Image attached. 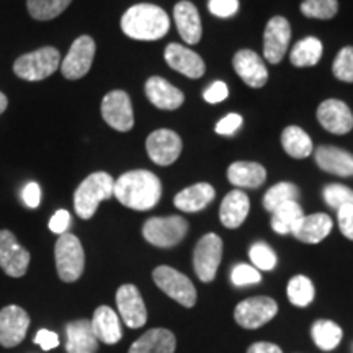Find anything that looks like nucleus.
Listing matches in <instances>:
<instances>
[{
  "label": "nucleus",
  "mask_w": 353,
  "mask_h": 353,
  "mask_svg": "<svg viewBox=\"0 0 353 353\" xmlns=\"http://www.w3.org/2000/svg\"><path fill=\"white\" fill-rule=\"evenodd\" d=\"M113 195L126 208L148 211L161 201L162 183L149 170H130L114 180Z\"/></svg>",
  "instance_id": "obj_1"
},
{
  "label": "nucleus",
  "mask_w": 353,
  "mask_h": 353,
  "mask_svg": "<svg viewBox=\"0 0 353 353\" xmlns=\"http://www.w3.org/2000/svg\"><path fill=\"white\" fill-rule=\"evenodd\" d=\"M121 30L126 37L139 41H156L170 30V19L165 10L152 3L132 6L121 17Z\"/></svg>",
  "instance_id": "obj_2"
},
{
  "label": "nucleus",
  "mask_w": 353,
  "mask_h": 353,
  "mask_svg": "<svg viewBox=\"0 0 353 353\" xmlns=\"http://www.w3.org/2000/svg\"><path fill=\"white\" fill-rule=\"evenodd\" d=\"M114 179L107 172H94L79 185L74 193V210L79 218L90 219L103 200L113 196Z\"/></svg>",
  "instance_id": "obj_3"
},
{
  "label": "nucleus",
  "mask_w": 353,
  "mask_h": 353,
  "mask_svg": "<svg viewBox=\"0 0 353 353\" xmlns=\"http://www.w3.org/2000/svg\"><path fill=\"white\" fill-rule=\"evenodd\" d=\"M61 52L52 46L39 48L26 52L13 63V72L28 82H39L48 79L61 68Z\"/></svg>",
  "instance_id": "obj_4"
},
{
  "label": "nucleus",
  "mask_w": 353,
  "mask_h": 353,
  "mask_svg": "<svg viewBox=\"0 0 353 353\" xmlns=\"http://www.w3.org/2000/svg\"><path fill=\"white\" fill-rule=\"evenodd\" d=\"M54 257L57 275L65 283H74L82 276L85 268V254L81 241L74 234H61L56 241Z\"/></svg>",
  "instance_id": "obj_5"
},
{
  "label": "nucleus",
  "mask_w": 353,
  "mask_h": 353,
  "mask_svg": "<svg viewBox=\"0 0 353 353\" xmlns=\"http://www.w3.org/2000/svg\"><path fill=\"white\" fill-rule=\"evenodd\" d=\"M188 232V223L182 216H164L151 218L144 223L143 236L149 244L162 247H174L183 241Z\"/></svg>",
  "instance_id": "obj_6"
},
{
  "label": "nucleus",
  "mask_w": 353,
  "mask_h": 353,
  "mask_svg": "<svg viewBox=\"0 0 353 353\" xmlns=\"http://www.w3.org/2000/svg\"><path fill=\"white\" fill-rule=\"evenodd\" d=\"M152 278L154 283L164 291L169 298L175 299L176 303H180L185 307L195 306L196 290L192 280L185 276L183 273L172 267H167V265H162V267H157L152 272Z\"/></svg>",
  "instance_id": "obj_7"
},
{
  "label": "nucleus",
  "mask_w": 353,
  "mask_h": 353,
  "mask_svg": "<svg viewBox=\"0 0 353 353\" xmlns=\"http://www.w3.org/2000/svg\"><path fill=\"white\" fill-rule=\"evenodd\" d=\"M223 257V241L218 234H206L203 236L193 252V267L196 276L205 283H210L216 278L218 267Z\"/></svg>",
  "instance_id": "obj_8"
},
{
  "label": "nucleus",
  "mask_w": 353,
  "mask_h": 353,
  "mask_svg": "<svg viewBox=\"0 0 353 353\" xmlns=\"http://www.w3.org/2000/svg\"><path fill=\"white\" fill-rule=\"evenodd\" d=\"M95 57V41L87 34L79 37L72 43L68 56L61 61V72L69 81H77L87 76Z\"/></svg>",
  "instance_id": "obj_9"
},
{
  "label": "nucleus",
  "mask_w": 353,
  "mask_h": 353,
  "mask_svg": "<svg viewBox=\"0 0 353 353\" xmlns=\"http://www.w3.org/2000/svg\"><path fill=\"white\" fill-rule=\"evenodd\" d=\"M101 117L113 130L126 132L134 126V113L130 95L125 90H112L101 100Z\"/></svg>",
  "instance_id": "obj_10"
},
{
  "label": "nucleus",
  "mask_w": 353,
  "mask_h": 353,
  "mask_svg": "<svg viewBox=\"0 0 353 353\" xmlns=\"http://www.w3.org/2000/svg\"><path fill=\"white\" fill-rule=\"evenodd\" d=\"M278 312V304L275 299L268 296H255L244 299L236 306L234 319L244 329H259L270 322Z\"/></svg>",
  "instance_id": "obj_11"
},
{
  "label": "nucleus",
  "mask_w": 353,
  "mask_h": 353,
  "mask_svg": "<svg viewBox=\"0 0 353 353\" xmlns=\"http://www.w3.org/2000/svg\"><path fill=\"white\" fill-rule=\"evenodd\" d=\"M145 151L154 164L167 167L179 159L182 152V139L172 130H156L145 139Z\"/></svg>",
  "instance_id": "obj_12"
},
{
  "label": "nucleus",
  "mask_w": 353,
  "mask_h": 353,
  "mask_svg": "<svg viewBox=\"0 0 353 353\" xmlns=\"http://www.w3.org/2000/svg\"><path fill=\"white\" fill-rule=\"evenodd\" d=\"M30 265V252L21 247L13 232L2 229L0 231V268L8 276H23Z\"/></svg>",
  "instance_id": "obj_13"
},
{
  "label": "nucleus",
  "mask_w": 353,
  "mask_h": 353,
  "mask_svg": "<svg viewBox=\"0 0 353 353\" xmlns=\"http://www.w3.org/2000/svg\"><path fill=\"white\" fill-rule=\"evenodd\" d=\"M30 327V316L23 307L6 306L0 311V345L6 348L17 347L23 342Z\"/></svg>",
  "instance_id": "obj_14"
},
{
  "label": "nucleus",
  "mask_w": 353,
  "mask_h": 353,
  "mask_svg": "<svg viewBox=\"0 0 353 353\" xmlns=\"http://www.w3.org/2000/svg\"><path fill=\"white\" fill-rule=\"evenodd\" d=\"M291 39V26L285 17H273L265 26L263 54L272 64H278L286 54Z\"/></svg>",
  "instance_id": "obj_15"
},
{
  "label": "nucleus",
  "mask_w": 353,
  "mask_h": 353,
  "mask_svg": "<svg viewBox=\"0 0 353 353\" xmlns=\"http://www.w3.org/2000/svg\"><path fill=\"white\" fill-rule=\"evenodd\" d=\"M117 306L121 319L130 329L143 327L148 321V309L134 285H123L117 291Z\"/></svg>",
  "instance_id": "obj_16"
},
{
  "label": "nucleus",
  "mask_w": 353,
  "mask_h": 353,
  "mask_svg": "<svg viewBox=\"0 0 353 353\" xmlns=\"http://www.w3.org/2000/svg\"><path fill=\"white\" fill-rule=\"evenodd\" d=\"M316 114L321 126L332 134H347L353 130V113L342 100H324L317 108Z\"/></svg>",
  "instance_id": "obj_17"
},
{
  "label": "nucleus",
  "mask_w": 353,
  "mask_h": 353,
  "mask_svg": "<svg viewBox=\"0 0 353 353\" xmlns=\"http://www.w3.org/2000/svg\"><path fill=\"white\" fill-rule=\"evenodd\" d=\"M165 63L170 65L176 72L183 74L190 79H200L205 74L206 65L205 61L201 59L200 54L192 51L183 44L170 43L164 51Z\"/></svg>",
  "instance_id": "obj_18"
},
{
  "label": "nucleus",
  "mask_w": 353,
  "mask_h": 353,
  "mask_svg": "<svg viewBox=\"0 0 353 353\" xmlns=\"http://www.w3.org/2000/svg\"><path fill=\"white\" fill-rule=\"evenodd\" d=\"M232 65L237 76L252 88L263 87L268 81V69L257 52L252 50H241L234 54Z\"/></svg>",
  "instance_id": "obj_19"
},
{
  "label": "nucleus",
  "mask_w": 353,
  "mask_h": 353,
  "mask_svg": "<svg viewBox=\"0 0 353 353\" xmlns=\"http://www.w3.org/2000/svg\"><path fill=\"white\" fill-rule=\"evenodd\" d=\"M144 90L149 101L159 110L172 112V110L180 108L183 105V92L179 90V88L162 77H149L148 82H145Z\"/></svg>",
  "instance_id": "obj_20"
},
{
  "label": "nucleus",
  "mask_w": 353,
  "mask_h": 353,
  "mask_svg": "<svg viewBox=\"0 0 353 353\" xmlns=\"http://www.w3.org/2000/svg\"><path fill=\"white\" fill-rule=\"evenodd\" d=\"M314 161L327 174L353 176V154L335 145H321L314 151Z\"/></svg>",
  "instance_id": "obj_21"
},
{
  "label": "nucleus",
  "mask_w": 353,
  "mask_h": 353,
  "mask_svg": "<svg viewBox=\"0 0 353 353\" xmlns=\"http://www.w3.org/2000/svg\"><path fill=\"white\" fill-rule=\"evenodd\" d=\"M174 20L180 37L187 44L200 43L203 37L201 19L196 7L188 0H182L174 8Z\"/></svg>",
  "instance_id": "obj_22"
},
{
  "label": "nucleus",
  "mask_w": 353,
  "mask_h": 353,
  "mask_svg": "<svg viewBox=\"0 0 353 353\" xmlns=\"http://www.w3.org/2000/svg\"><path fill=\"white\" fill-rule=\"evenodd\" d=\"M65 352L68 353H97L99 341H97L92 322L87 319L72 321L65 325Z\"/></svg>",
  "instance_id": "obj_23"
},
{
  "label": "nucleus",
  "mask_w": 353,
  "mask_h": 353,
  "mask_svg": "<svg viewBox=\"0 0 353 353\" xmlns=\"http://www.w3.org/2000/svg\"><path fill=\"white\" fill-rule=\"evenodd\" d=\"M92 330H94L97 341L113 345L120 342L123 337L121 322L117 312L108 306H100L95 309L94 317H92Z\"/></svg>",
  "instance_id": "obj_24"
},
{
  "label": "nucleus",
  "mask_w": 353,
  "mask_h": 353,
  "mask_svg": "<svg viewBox=\"0 0 353 353\" xmlns=\"http://www.w3.org/2000/svg\"><path fill=\"white\" fill-rule=\"evenodd\" d=\"M250 210V200L239 188L229 192L224 196L219 208V218L224 228L237 229L244 223Z\"/></svg>",
  "instance_id": "obj_25"
},
{
  "label": "nucleus",
  "mask_w": 353,
  "mask_h": 353,
  "mask_svg": "<svg viewBox=\"0 0 353 353\" xmlns=\"http://www.w3.org/2000/svg\"><path fill=\"white\" fill-rule=\"evenodd\" d=\"M214 196L216 192L210 183H195L176 193L174 205L185 213H196V211L205 210L214 200Z\"/></svg>",
  "instance_id": "obj_26"
},
{
  "label": "nucleus",
  "mask_w": 353,
  "mask_h": 353,
  "mask_svg": "<svg viewBox=\"0 0 353 353\" xmlns=\"http://www.w3.org/2000/svg\"><path fill=\"white\" fill-rule=\"evenodd\" d=\"M332 231V219L325 213H316L304 216L298 228L293 231V236L298 241L306 242V244H317L324 241Z\"/></svg>",
  "instance_id": "obj_27"
},
{
  "label": "nucleus",
  "mask_w": 353,
  "mask_h": 353,
  "mask_svg": "<svg viewBox=\"0 0 353 353\" xmlns=\"http://www.w3.org/2000/svg\"><path fill=\"white\" fill-rule=\"evenodd\" d=\"M228 179L237 188H259L267 180V170L259 162H234L228 169Z\"/></svg>",
  "instance_id": "obj_28"
},
{
  "label": "nucleus",
  "mask_w": 353,
  "mask_h": 353,
  "mask_svg": "<svg viewBox=\"0 0 353 353\" xmlns=\"http://www.w3.org/2000/svg\"><path fill=\"white\" fill-rule=\"evenodd\" d=\"M175 335L167 329H151L130 347L128 353H174Z\"/></svg>",
  "instance_id": "obj_29"
},
{
  "label": "nucleus",
  "mask_w": 353,
  "mask_h": 353,
  "mask_svg": "<svg viewBox=\"0 0 353 353\" xmlns=\"http://www.w3.org/2000/svg\"><path fill=\"white\" fill-rule=\"evenodd\" d=\"M281 145L285 152L294 159L309 157L314 152V145L309 134L299 126H288L281 132Z\"/></svg>",
  "instance_id": "obj_30"
},
{
  "label": "nucleus",
  "mask_w": 353,
  "mask_h": 353,
  "mask_svg": "<svg viewBox=\"0 0 353 353\" xmlns=\"http://www.w3.org/2000/svg\"><path fill=\"white\" fill-rule=\"evenodd\" d=\"M303 218V208L298 205V201L285 203V205H281L280 208H276L272 213V228L273 231L281 234V236L293 234Z\"/></svg>",
  "instance_id": "obj_31"
},
{
  "label": "nucleus",
  "mask_w": 353,
  "mask_h": 353,
  "mask_svg": "<svg viewBox=\"0 0 353 353\" xmlns=\"http://www.w3.org/2000/svg\"><path fill=\"white\" fill-rule=\"evenodd\" d=\"M322 57V43L314 37H307L293 46L290 54L291 64L296 68H311L316 65Z\"/></svg>",
  "instance_id": "obj_32"
},
{
  "label": "nucleus",
  "mask_w": 353,
  "mask_h": 353,
  "mask_svg": "<svg viewBox=\"0 0 353 353\" xmlns=\"http://www.w3.org/2000/svg\"><path fill=\"white\" fill-rule=\"evenodd\" d=\"M311 335L312 341H314V343L321 350L330 352L339 347V343H341L343 337V332L335 322L321 319L314 322V325L311 329Z\"/></svg>",
  "instance_id": "obj_33"
},
{
  "label": "nucleus",
  "mask_w": 353,
  "mask_h": 353,
  "mask_svg": "<svg viewBox=\"0 0 353 353\" xmlns=\"http://www.w3.org/2000/svg\"><path fill=\"white\" fill-rule=\"evenodd\" d=\"M299 198V188L291 182H280L268 188V192L263 196V206L265 210L273 213L281 205L290 201H298Z\"/></svg>",
  "instance_id": "obj_34"
},
{
  "label": "nucleus",
  "mask_w": 353,
  "mask_h": 353,
  "mask_svg": "<svg viewBox=\"0 0 353 353\" xmlns=\"http://www.w3.org/2000/svg\"><path fill=\"white\" fill-rule=\"evenodd\" d=\"M70 2L72 0H28L26 7L34 20L48 21L59 17L70 6Z\"/></svg>",
  "instance_id": "obj_35"
},
{
  "label": "nucleus",
  "mask_w": 353,
  "mask_h": 353,
  "mask_svg": "<svg viewBox=\"0 0 353 353\" xmlns=\"http://www.w3.org/2000/svg\"><path fill=\"white\" fill-rule=\"evenodd\" d=\"M314 285L304 275H296L290 280L288 283V298L291 304L298 307H304L312 303L314 299Z\"/></svg>",
  "instance_id": "obj_36"
},
{
  "label": "nucleus",
  "mask_w": 353,
  "mask_h": 353,
  "mask_svg": "<svg viewBox=\"0 0 353 353\" xmlns=\"http://www.w3.org/2000/svg\"><path fill=\"white\" fill-rule=\"evenodd\" d=\"M337 0H304L301 3V13L307 19L330 20L337 15Z\"/></svg>",
  "instance_id": "obj_37"
},
{
  "label": "nucleus",
  "mask_w": 353,
  "mask_h": 353,
  "mask_svg": "<svg viewBox=\"0 0 353 353\" xmlns=\"http://www.w3.org/2000/svg\"><path fill=\"white\" fill-rule=\"evenodd\" d=\"M249 257L252 260L254 267L257 270H265V272H270L273 268L276 267V254L273 252V249L265 242H257L250 247L249 250Z\"/></svg>",
  "instance_id": "obj_38"
},
{
  "label": "nucleus",
  "mask_w": 353,
  "mask_h": 353,
  "mask_svg": "<svg viewBox=\"0 0 353 353\" xmlns=\"http://www.w3.org/2000/svg\"><path fill=\"white\" fill-rule=\"evenodd\" d=\"M322 196L330 208L339 210L345 205H353V190L341 183H330L322 190Z\"/></svg>",
  "instance_id": "obj_39"
},
{
  "label": "nucleus",
  "mask_w": 353,
  "mask_h": 353,
  "mask_svg": "<svg viewBox=\"0 0 353 353\" xmlns=\"http://www.w3.org/2000/svg\"><path fill=\"white\" fill-rule=\"evenodd\" d=\"M334 76L342 82H353V46H345L339 51L332 64Z\"/></svg>",
  "instance_id": "obj_40"
},
{
  "label": "nucleus",
  "mask_w": 353,
  "mask_h": 353,
  "mask_svg": "<svg viewBox=\"0 0 353 353\" xmlns=\"http://www.w3.org/2000/svg\"><path fill=\"white\" fill-rule=\"evenodd\" d=\"M262 280V275L257 268L252 265L239 263L232 268L231 281L234 286H247V285H257Z\"/></svg>",
  "instance_id": "obj_41"
},
{
  "label": "nucleus",
  "mask_w": 353,
  "mask_h": 353,
  "mask_svg": "<svg viewBox=\"0 0 353 353\" xmlns=\"http://www.w3.org/2000/svg\"><path fill=\"white\" fill-rule=\"evenodd\" d=\"M208 10L218 19H231L239 10V0H210Z\"/></svg>",
  "instance_id": "obj_42"
},
{
  "label": "nucleus",
  "mask_w": 353,
  "mask_h": 353,
  "mask_svg": "<svg viewBox=\"0 0 353 353\" xmlns=\"http://www.w3.org/2000/svg\"><path fill=\"white\" fill-rule=\"evenodd\" d=\"M242 126V117L239 113H229L228 117H224L218 125H216L214 131L221 136H232L236 134V131Z\"/></svg>",
  "instance_id": "obj_43"
},
{
  "label": "nucleus",
  "mask_w": 353,
  "mask_h": 353,
  "mask_svg": "<svg viewBox=\"0 0 353 353\" xmlns=\"http://www.w3.org/2000/svg\"><path fill=\"white\" fill-rule=\"evenodd\" d=\"M337 221L341 232L347 239L353 241V205H345L337 210Z\"/></svg>",
  "instance_id": "obj_44"
},
{
  "label": "nucleus",
  "mask_w": 353,
  "mask_h": 353,
  "mask_svg": "<svg viewBox=\"0 0 353 353\" xmlns=\"http://www.w3.org/2000/svg\"><path fill=\"white\" fill-rule=\"evenodd\" d=\"M229 95V88L224 82H214L203 92V99H205L208 103H221L223 100H226Z\"/></svg>",
  "instance_id": "obj_45"
},
{
  "label": "nucleus",
  "mask_w": 353,
  "mask_h": 353,
  "mask_svg": "<svg viewBox=\"0 0 353 353\" xmlns=\"http://www.w3.org/2000/svg\"><path fill=\"white\" fill-rule=\"evenodd\" d=\"M69 226H70V214L69 211L65 210L56 211L54 216H52L50 221V229L54 234H59V236L68 231Z\"/></svg>",
  "instance_id": "obj_46"
},
{
  "label": "nucleus",
  "mask_w": 353,
  "mask_h": 353,
  "mask_svg": "<svg viewBox=\"0 0 353 353\" xmlns=\"http://www.w3.org/2000/svg\"><path fill=\"white\" fill-rule=\"evenodd\" d=\"M34 343H38L44 352H48L59 345V337H57L56 332H51V330L48 329H41L38 330L37 337H34Z\"/></svg>",
  "instance_id": "obj_47"
},
{
  "label": "nucleus",
  "mask_w": 353,
  "mask_h": 353,
  "mask_svg": "<svg viewBox=\"0 0 353 353\" xmlns=\"http://www.w3.org/2000/svg\"><path fill=\"white\" fill-rule=\"evenodd\" d=\"M23 201L30 208H38L39 201H41V188L37 182H30L23 188Z\"/></svg>",
  "instance_id": "obj_48"
},
{
  "label": "nucleus",
  "mask_w": 353,
  "mask_h": 353,
  "mask_svg": "<svg viewBox=\"0 0 353 353\" xmlns=\"http://www.w3.org/2000/svg\"><path fill=\"white\" fill-rule=\"evenodd\" d=\"M247 353H283L281 348L275 345V343H268V342H257L254 345L249 347Z\"/></svg>",
  "instance_id": "obj_49"
},
{
  "label": "nucleus",
  "mask_w": 353,
  "mask_h": 353,
  "mask_svg": "<svg viewBox=\"0 0 353 353\" xmlns=\"http://www.w3.org/2000/svg\"><path fill=\"white\" fill-rule=\"evenodd\" d=\"M7 107H8V99H7V95L0 92V114L6 112Z\"/></svg>",
  "instance_id": "obj_50"
}]
</instances>
